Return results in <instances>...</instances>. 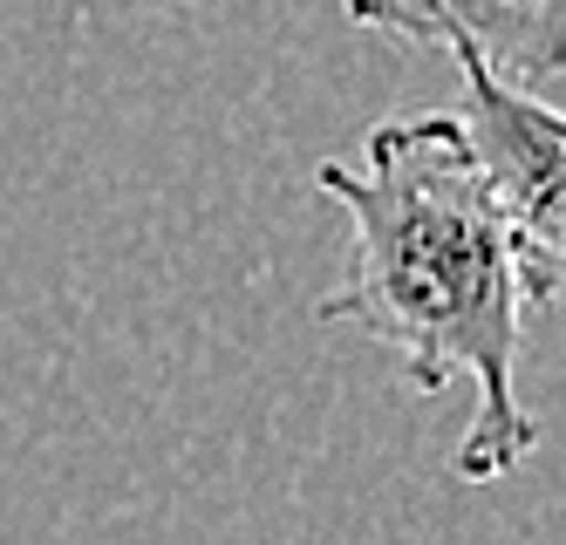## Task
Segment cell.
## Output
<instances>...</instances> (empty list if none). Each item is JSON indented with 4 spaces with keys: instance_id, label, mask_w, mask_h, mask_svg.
I'll use <instances>...</instances> for the list:
<instances>
[{
    "instance_id": "1",
    "label": "cell",
    "mask_w": 566,
    "mask_h": 545,
    "mask_svg": "<svg viewBox=\"0 0 566 545\" xmlns=\"http://www.w3.org/2000/svg\"><path fill=\"white\" fill-rule=\"evenodd\" d=\"M314 185L348 219V273L314 314L389 348L417 396L471 382L478 409L451 471L464 484L512 478L539 450V416L512 382L533 301L518 232L484 191L451 109L376 123L361 164L328 157Z\"/></svg>"
},
{
    "instance_id": "2",
    "label": "cell",
    "mask_w": 566,
    "mask_h": 545,
    "mask_svg": "<svg viewBox=\"0 0 566 545\" xmlns=\"http://www.w3.org/2000/svg\"><path fill=\"white\" fill-rule=\"evenodd\" d=\"M464 96L451 109L458 137L478 164L484 191L499 198V212L518 232V260H525V301L553 307L559 301V273H566V116L553 96L512 90L484 69L478 55L451 49Z\"/></svg>"
},
{
    "instance_id": "3",
    "label": "cell",
    "mask_w": 566,
    "mask_h": 545,
    "mask_svg": "<svg viewBox=\"0 0 566 545\" xmlns=\"http://www.w3.org/2000/svg\"><path fill=\"white\" fill-rule=\"evenodd\" d=\"M348 21L443 55L464 49L533 96H553L566 75V0H348Z\"/></svg>"
}]
</instances>
